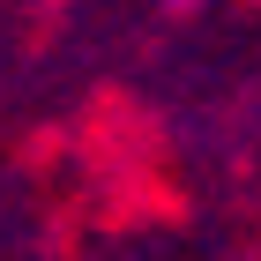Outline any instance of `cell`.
I'll use <instances>...</instances> for the list:
<instances>
[{
    "instance_id": "6da1fadb",
    "label": "cell",
    "mask_w": 261,
    "mask_h": 261,
    "mask_svg": "<svg viewBox=\"0 0 261 261\" xmlns=\"http://www.w3.org/2000/svg\"><path fill=\"white\" fill-rule=\"evenodd\" d=\"M164 8H172V15H187V8H201V0H164Z\"/></svg>"
}]
</instances>
